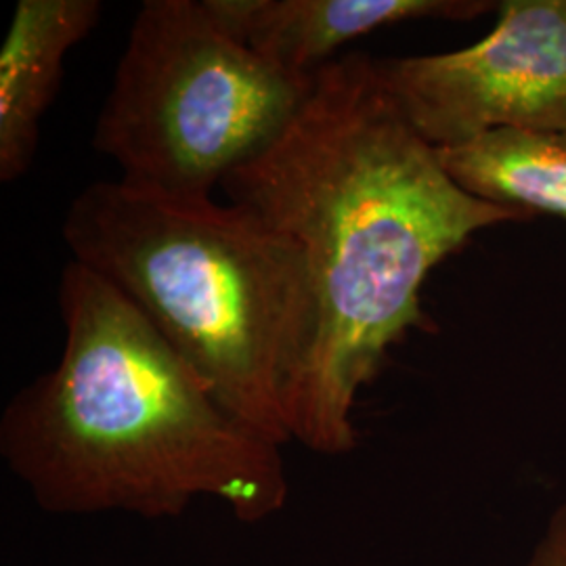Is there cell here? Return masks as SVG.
Here are the masks:
<instances>
[{"mask_svg":"<svg viewBox=\"0 0 566 566\" xmlns=\"http://www.w3.org/2000/svg\"><path fill=\"white\" fill-rule=\"evenodd\" d=\"M437 151L468 193L526 219L549 214L566 221V133L495 130Z\"/></svg>","mask_w":566,"mask_h":566,"instance_id":"obj_8","label":"cell"},{"mask_svg":"<svg viewBox=\"0 0 566 566\" xmlns=\"http://www.w3.org/2000/svg\"><path fill=\"white\" fill-rule=\"evenodd\" d=\"M57 303L60 364L0 418V455L36 506L179 518L214 497L242 523L282 512V446L233 416L135 304L74 259Z\"/></svg>","mask_w":566,"mask_h":566,"instance_id":"obj_2","label":"cell"},{"mask_svg":"<svg viewBox=\"0 0 566 566\" xmlns=\"http://www.w3.org/2000/svg\"><path fill=\"white\" fill-rule=\"evenodd\" d=\"M224 30L292 76L313 78L338 49L407 21H474L495 0H203Z\"/></svg>","mask_w":566,"mask_h":566,"instance_id":"obj_6","label":"cell"},{"mask_svg":"<svg viewBox=\"0 0 566 566\" xmlns=\"http://www.w3.org/2000/svg\"><path fill=\"white\" fill-rule=\"evenodd\" d=\"M221 187L306 254L317 336L285 420L322 455L357 447L353 409L390 348L437 332L420 296L430 271L483 229L531 221L453 181L359 51L324 65L294 120Z\"/></svg>","mask_w":566,"mask_h":566,"instance_id":"obj_1","label":"cell"},{"mask_svg":"<svg viewBox=\"0 0 566 566\" xmlns=\"http://www.w3.org/2000/svg\"><path fill=\"white\" fill-rule=\"evenodd\" d=\"M465 49L376 57L413 130L434 149L495 130L566 133V0H502Z\"/></svg>","mask_w":566,"mask_h":566,"instance_id":"obj_5","label":"cell"},{"mask_svg":"<svg viewBox=\"0 0 566 566\" xmlns=\"http://www.w3.org/2000/svg\"><path fill=\"white\" fill-rule=\"evenodd\" d=\"M235 41L203 0H145L130 25L93 147L133 193L212 200L224 179L275 142L311 95Z\"/></svg>","mask_w":566,"mask_h":566,"instance_id":"obj_4","label":"cell"},{"mask_svg":"<svg viewBox=\"0 0 566 566\" xmlns=\"http://www.w3.org/2000/svg\"><path fill=\"white\" fill-rule=\"evenodd\" d=\"M102 11L99 0L18 2L0 51V181L30 170L65 57L97 28Z\"/></svg>","mask_w":566,"mask_h":566,"instance_id":"obj_7","label":"cell"},{"mask_svg":"<svg viewBox=\"0 0 566 566\" xmlns=\"http://www.w3.org/2000/svg\"><path fill=\"white\" fill-rule=\"evenodd\" d=\"M242 422L290 443L285 405L317 336L301 243L238 203L168 202L97 181L61 227Z\"/></svg>","mask_w":566,"mask_h":566,"instance_id":"obj_3","label":"cell"},{"mask_svg":"<svg viewBox=\"0 0 566 566\" xmlns=\"http://www.w3.org/2000/svg\"><path fill=\"white\" fill-rule=\"evenodd\" d=\"M526 566H566V502L554 510Z\"/></svg>","mask_w":566,"mask_h":566,"instance_id":"obj_9","label":"cell"}]
</instances>
